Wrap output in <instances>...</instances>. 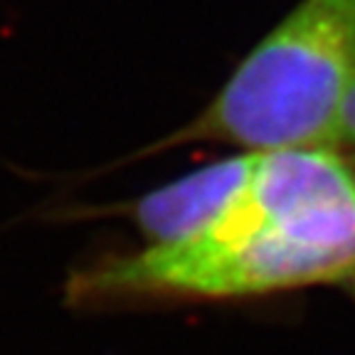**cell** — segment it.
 I'll use <instances>...</instances> for the list:
<instances>
[{"instance_id": "obj_4", "label": "cell", "mask_w": 355, "mask_h": 355, "mask_svg": "<svg viewBox=\"0 0 355 355\" xmlns=\"http://www.w3.org/2000/svg\"><path fill=\"white\" fill-rule=\"evenodd\" d=\"M336 148H338L340 153H343V150H350V153H355V84H353V89H350L348 99H345Z\"/></svg>"}, {"instance_id": "obj_3", "label": "cell", "mask_w": 355, "mask_h": 355, "mask_svg": "<svg viewBox=\"0 0 355 355\" xmlns=\"http://www.w3.org/2000/svg\"><path fill=\"white\" fill-rule=\"evenodd\" d=\"M257 153L239 150L180 175L131 202L128 212L148 244L183 242L207 230L247 183Z\"/></svg>"}, {"instance_id": "obj_5", "label": "cell", "mask_w": 355, "mask_h": 355, "mask_svg": "<svg viewBox=\"0 0 355 355\" xmlns=\"http://www.w3.org/2000/svg\"><path fill=\"white\" fill-rule=\"evenodd\" d=\"M350 161H353V166H355V153H353V158H350Z\"/></svg>"}, {"instance_id": "obj_2", "label": "cell", "mask_w": 355, "mask_h": 355, "mask_svg": "<svg viewBox=\"0 0 355 355\" xmlns=\"http://www.w3.org/2000/svg\"><path fill=\"white\" fill-rule=\"evenodd\" d=\"M355 274V202L321 207L217 252L148 244L82 266L67 282L77 309L139 299H252Z\"/></svg>"}, {"instance_id": "obj_1", "label": "cell", "mask_w": 355, "mask_h": 355, "mask_svg": "<svg viewBox=\"0 0 355 355\" xmlns=\"http://www.w3.org/2000/svg\"><path fill=\"white\" fill-rule=\"evenodd\" d=\"M353 84L355 0H299L242 57L210 104L150 150L188 141L247 153L336 148Z\"/></svg>"}]
</instances>
